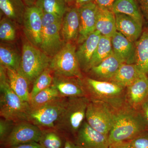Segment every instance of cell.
Segmentation results:
<instances>
[{"mask_svg": "<svg viewBox=\"0 0 148 148\" xmlns=\"http://www.w3.org/2000/svg\"><path fill=\"white\" fill-rule=\"evenodd\" d=\"M87 97L90 101H101L118 110L126 106V88L111 81L87 77L83 79Z\"/></svg>", "mask_w": 148, "mask_h": 148, "instance_id": "cell-3", "label": "cell"}, {"mask_svg": "<svg viewBox=\"0 0 148 148\" xmlns=\"http://www.w3.org/2000/svg\"><path fill=\"white\" fill-rule=\"evenodd\" d=\"M75 143L82 148H109L108 135L98 132L85 120L75 135Z\"/></svg>", "mask_w": 148, "mask_h": 148, "instance_id": "cell-11", "label": "cell"}, {"mask_svg": "<svg viewBox=\"0 0 148 148\" xmlns=\"http://www.w3.org/2000/svg\"><path fill=\"white\" fill-rule=\"evenodd\" d=\"M148 99V76L143 73L132 84L126 88V103L133 108L140 110Z\"/></svg>", "mask_w": 148, "mask_h": 148, "instance_id": "cell-15", "label": "cell"}, {"mask_svg": "<svg viewBox=\"0 0 148 148\" xmlns=\"http://www.w3.org/2000/svg\"><path fill=\"white\" fill-rule=\"evenodd\" d=\"M63 18L58 17L53 14L43 11L42 16V30L51 24L62 22Z\"/></svg>", "mask_w": 148, "mask_h": 148, "instance_id": "cell-36", "label": "cell"}, {"mask_svg": "<svg viewBox=\"0 0 148 148\" xmlns=\"http://www.w3.org/2000/svg\"><path fill=\"white\" fill-rule=\"evenodd\" d=\"M135 64L143 73L148 76V31L143 32L135 42Z\"/></svg>", "mask_w": 148, "mask_h": 148, "instance_id": "cell-27", "label": "cell"}, {"mask_svg": "<svg viewBox=\"0 0 148 148\" xmlns=\"http://www.w3.org/2000/svg\"><path fill=\"white\" fill-rule=\"evenodd\" d=\"M113 51L123 63L135 64V42L130 41L121 33L116 32L111 38Z\"/></svg>", "mask_w": 148, "mask_h": 148, "instance_id": "cell-17", "label": "cell"}, {"mask_svg": "<svg viewBox=\"0 0 148 148\" xmlns=\"http://www.w3.org/2000/svg\"><path fill=\"white\" fill-rule=\"evenodd\" d=\"M42 148L38 143L32 142V143H25L13 147L8 148Z\"/></svg>", "mask_w": 148, "mask_h": 148, "instance_id": "cell-39", "label": "cell"}, {"mask_svg": "<svg viewBox=\"0 0 148 148\" xmlns=\"http://www.w3.org/2000/svg\"><path fill=\"white\" fill-rule=\"evenodd\" d=\"M8 82L12 90L25 102H30L31 92L29 91V81L16 70L6 69Z\"/></svg>", "mask_w": 148, "mask_h": 148, "instance_id": "cell-21", "label": "cell"}, {"mask_svg": "<svg viewBox=\"0 0 148 148\" xmlns=\"http://www.w3.org/2000/svg\"><path fill=\"white\" fill-rule=\"evenodd\" d=\"M21 55L18 71L30 84H33L37 78L49 67L51 58L29 41L23 44Z\"/></svg>", "mask_w": 148, "mask_h": 148, "instance_id": "cell-5", "label": "cell"}, {"mask_svg": "<svg viewBox=\"0 0 148 148\" xmlns=\"http://www.w3.org/2000/svg\"><path fill=\"white\" fill-rule=\"evenodd\" d=\"M35 5L43 11L62 18L68 8L65 0H38Z\"/></svg>", "mask_w": 148, "mask_h": 148, "instance_id": "cell-30", "label": "cell"}, {"mask_svg": "<svg viewBox=\"0 0 148 148\" xmlns=\"http://www.w3.org/2000/svg\"><path fill=\"white\" fill-rule=\"evenodd\" d=\"M67 100L68 98L59 97L38 108L31 109L28 121L42 129L54 128Z\"/></svg>", "mask_w": 148, "mask_h": 148, "instance_id": "cell-8", "label": "cell"}, {"mask_svg": "<svg viewBox=\"0 0 148 148\" xmlns=\"http://www.w3.org/2000/svg\"><path fill=\"white\" fill-rule=\"evenodd\" d=\"M27 7H31L36 5L38 0H22Z\"/></svg>", "mask_w": 148, "mask_h": 148, "instance_id": "cell-44", "label": "cell"}, {"mask_svg": "<svg viewBox=\"0 0 148 148\" xmlns=\"http://www.w3.org/2000/svg\"><path fill=\"white\" fill-rule=\"evenodd\" d=\"M67 4H71V3L75 1V0H65Z\"/></svg>", "mask_w": 148, "mask_h": 148, "instance_id": "cell-45", "label": "cell"}, {"mask_svg": "<svg viewBox=\"0 0 148 148\" xmlns=\"http://www.w3.org/2000/svg\"><path fill=\"white\" fill-rule=\"evenodd\" d=\"M83 79L53 75L51 85L57 90L62 98L87 97Z\"/></svg>", "mask_w": 148, "mask_h": 148, "instance_id": "cell-12", "label": "cell"}, {"mask_svg": "<svg viewBox=\"0 0 148 148\" xmlns=\"http://www.w3.org/2000/svg\"><path fill=\"white\" fill-rule=\"evenodd\" d=\"M53 78V73L49 67L46 69L33 83V87L30 93L31 99L42 90L51 86Z\"/></svg>", "mask_w": 148, "mask_h": 148, "instance_id": "cell-32", "label": "cell"}, {"mask_svg": "<svg viewBox=\"0 0 148 148\" xmlns=\"http://www.w3.org/2000/svg\"><path fill=\"white\" fill-rule=\"evenodd\" d=\"M54 128L42 129L38 143L42 148H63L66 140Z\"/></svg>", "mask_w": 148, "mask_h": 148, "instance_id": "cell-28", "label": "cell"}, {"mask_svg": "<svg viewBox=\"0 0 148 148\" xmlns=\"http://www.w3.org/2000/svg\"><path fill=\"white\" fill-rule=\"evenodd\" d=\"M140 110L145 117L147 125H148V99L143 103Z\"/></svg>", "mask_w": 148, "mask_h": 148, "instance_id": "cell-40", "label": "cell"}, {"mask_svg": "<svg viewBox=\"0 0 148 148\" xmlns=\"http://www.w3.org/2000/svg\"><path fill=\"white\" fill-rule=\"evenodd\" d=\"M116 110L106 103L90 100L86 110V120L95 130L108 135L113 125Z\"/></svg>", "mask_w": 148, "mask_h": 148, "instance_id": "cell-7", "label": "cell"}, {"mask_svg": "<svg viewBox=\"0 0 148 148\" xmlns=\"http://www.w3.org/2000/svg\"><path fill=\"white\" fill-rule=\"evenodd\" d=\"M63 148H82L75 142L69 140H66L64 147Z\"/></svg>", "mask_w": 148, "mask_h": 148, "instance_id": "cell-42", "label": "cell"}, {"mask_svg": "<svg viewBox=\"0 0 148 148\" xmlns=\"http://www.w3.org/2000/svg\"><path fill=\"white\" fill-rule=\"evenodd\" d=\"M59 97H61L58 91L51 85L31 98L29 103L31 109L38 108Z\"/></svg>", "mask_w": 148, "mask_h": 148, "instance_id": "cell-31", "label": "cell"}, {"mask_svg": "<svg viewBox=\"0 0 148 148\" xmlns=\"http://www.w3.org/2000/svg\"><path fill=\"white\" fill-rule=\"evenodd\" d=\"M15 123L1 117L0 119V142L1 145L13 129Z\"/></svg>", "mask_w": 148, "mask_h": 148, "instance_id": "cell-34", "label": "cell"}, {"mask_svg": "<svg viewBox=\"0 0 148 148\" xmlns=\"http://www.w3.org/2000/svg\"><path fill=\"white\" fill-rule=\"evenodd\" d=\"M21 56L18 51L12 43H1L0 65L7 69L18 71Z\"/></svg>", "mask_w": 148, "mask_h": 148, "instance_id": "cell-25", "label": "cell"}, {"mask_svg": "<svg viewBox=\"0 0 148 148\" xmlns=\"http://www.w3.org/2000/svg\"><path fill=\"white\" fill-rule=\"evenodd\" d=\"M79 30V15L76 6L68 7L63 18L61 29V37L66 43L77 41Z\"/></svg>", "mask_w": 148, "mask_h": 148, "instance_id": "cell-16", "label": "cell"}, {"mask_svg": "<svg viewBox=\"0 0 148 148\" xmlns=\"http://www.w3.org/2000/svg\"><path fill=\"white\" fill-rule=\"evenodd\" d=\"M16 23L4 16L0 22V39L3 42L12 43L16 40Z\"/></svg>", "mask_w": 148, "mask_h": 148, "instance_id": "cell-33", "label": "cell"}, {"mask_svg": "<svg viewBox=\"0 0 148 148\" xmlns=\"http://www.w3.org/2000/svg\"><path fill=\"white\" fill-rule=\"evenodd\" d=\"M116 0H94L93 2L98 7L112 11L113 5Z\"/></svg>", "mask_w": 148, "mask_h": 148, "instance_id": "cell-37", "label": "cell"}, {"mask_svg": "<svg viewBox=\"0 0 148 148\" xmlns=\"http://www.w3.org/2000/svg\"><path fill=\"white\" fill-rule=\"evenodd\" d=\"M140 9L148 23V0H138Z\"/></svg>", "mask_w": 148, "mask_h": 148, "instance_id": "cell-38", "label": "cell"}, {"mask_svg": "<svg viewBox=\"0 0 148 148\" xmlns=\"http://www.w3.org/2000/svg\"><path fill=\"white\" fill-rule=\"evenodd\" d=\"M112 11L128 15L143 24V14L138 0H116Z\"/></svg>", "mask_w": 148, "mask_h": 148, "instance_id": "cell-26", "label": "cell"}, {"mask_svg": "<svg viewBox=\"0 0 148 148\" xmlns=\"http://www.w3.org/2000/svg\"><path fill=\"white\" fill-rule=\"evenodd\" d=\"M79 30L77 43H82L89 35L96 31V15L98 6L94 2L85 4L78 8Z\"/></svg>", "mask_w": 148, "mask_h": 148, "instance_id": "cell-14", "label": "cell"}, {"mask_svg": "<svg viewBox=\"0 0 148 148\" xmlns=\"http://www.w3.org/2000/svg\"><path fill=\"white\" fill-rule=\"evenodd\" d=\"M109 148H134L129 142H123L110 146Z\"/></svg>", "mask_w": 148, "mask_h": 148, "instance_id": "cell-41", "label": "cell"}, {"mask_svg": "<svg viewBox=\"0 0 148 148\" xmlns=\"http://www.w3.org/2000/svg\"><path fill=\"white\" fill-rule=\"evenodd\" d=\"M117 32L127 39L136 42L143 33V24L134 18L123 14H115Z\"/></svg>", "mask_w": 148, "mask_h": 148, "instance_id": "cell-18", "label": "cell"}, {"mask_svg": "<svg viewBox=\"0 0 148 148\" xmlns=\"http://www.w3.org/2000/svg\"><path fill=\"white\" fill-rule=\"evenodd\" d=\"M42 10L36 5L27 7L22 24L28 41L39 48L42 38Z\"/></svg>", "mask_w": 148, "mask_h": 148, "instance_id": "cell-10", "label": "cell"}, {"mask_svg": "<svg viewBox=\"0 0 148 148\" xmlns=\"http://www.w3.org/2000/svg\"><path fill=\"white\" fill-rule=\"evenodd\" d=\"M26 8L22 0H0L1 12L16 24H23Z\"/></svg>", "mask_w": 148, "mask_h": 148, "instance_id": "cell-23", "label": "cell"}, {"mask_svg": "<svg viewBox=\"0 0 148 148\" xmlns=\"http://www.w3.org/2000/svg\"><path fill=\"white\" fill-rule=\"evenodd\" d=\"M123 64L114 53L105 58L97 66L92 67L89 71L97 80L110 81Z\"/></svg>", "mask_w": 148, "mask_h": 148, "instance_id": "cell-20", "label": "cell"}, {"mask_svg": "<svg viewBox=\"0 0 148 148\" xmlns=\"http://www.w3.org/2000/svg\"><path fill=\"white\" fill-rule=\"evenodd\" d=\"M101 36L100 32L95 31L81 44L77 49V56L82 71H89L90 61Z\"/></svg>", "mask_w": 148, "mask_h": 148, "instance_id": "cell-19", "label": "cell"}, {"mask_svg": "<svg viewBox=\"0 0 148 148\" xmlns=\"http://www.w3.org/2000/svg\"><path fill=\"white\" fill-rule=\"evenodd\" d=\"M61 24L62 22L55 23L43 29L40 49L51 58L57 54L66 44L61 36Z\"/></svg>", "mask_w": 148, "mask_h": 148, "instance_id": "cell-13", "label": "cell"}, {"mask_svg": "<svg viewBox=\"0 0 148 148\" xmlns=\"http://www.w3.org/2000/svg\"><path fill=\"white\" fill-rule=\"evenodd\" d=\"M96 31L102 36L112 38L117 32L115 15L112 11L98 6Z\"/></svg>", "mask_w": 148, "mask_h": 148, "instance_id": "cell-22", "label": "cell"}, {"mask_svg": "<svg viewBox=\"0 0 148 148\" xmlns=\"http://www.w3.org/2000/svg\"><path fill=\"white\" fill-rule=\"evenodd\" d=\"M94 0H75V6L77 8L88 3L93 2Z\"/></svg>", "mask_w": 148, "mask_h": 148, "instance_id": "cell-43", "label": "cell"}, {"mask_svg": "<svg viewBox=\"0 0 148 148\" xmlns=\"http://www.w3.org/2000/svg\"><path fill=\"white\" fill-rule=\"evenodd\" d=\"M147 125L140 110L126 105L116 110L113 125L108 135L110 147L131 141L146 130Z\"/></svg>", "mask_w": 148, "mask_h": 148, "instance_id": "cell-1", "label": "cell"}, {"mask_svg": "<svg viewBox=\"0 0 148 148\" xmlns=\"http://www.w3.org/2000/svg\"><path fill=\"white\" fill-rule=\"evenodd\" d=\"M129 142L134 148H148V131L145 130Z\"/></svg>", "mask_w": 148, "mask_h": 148, "instance_id": "cell-35", "label": "cell"}, {"mask_svg": "<svg viewBox=\"0 0 148 148\" xmlns=\"http://www.w3.org/2000/svg\"><path fill=\"white\" fill-rule=\"evenodd\" d=\"M113 53V51L111 38L105 36H101L96 50L90 61L89 70L92 67L100 64L101 61Z\"/></svg>", "mask_w": 148, "mask_h": 148, "instance_id": "cell-29", "label": "cell"}, {"mask_svg": "<svg viewBox=\"0 0 148 148\" xmlns=\"http://www.w3.org/2000/svg\"><path fill=\"white\" fill-rule=\"evenodd\" d=\"M42 129L29 121L15 123L8 137L1 144L8 148L25 143H38L42 135Z\"/></svg>", "mask_w": 148, "mask_h": 148, "instance_id": "cell-9", "label": "cell"}, {"mask_svg": "<svg viewBox=\"0 0 148 148\" xmlns=\"http://www.w3.org/2000/svg\"><path fill=\"white\" fill-rule=\"evenodd\" d=\"M76 51L73 43H66L62 49L51 58L49 68L53 75L83 79Z\"/></svg>", "mask_w": 148, "mask_h": 148, "instance_id": "cell-6", "label": "cell"}, {"mask_svg": "<svg viewBox=\"0 0 148 148\" xmlns=\"http://www.w3.org/2000/svg\"><path fill=\"white\" fill-rule=\"evenodd\" d=\"M90 101L86 97L68 98L66 107L56 122L54 128L75 136L85 120Z\"/></svg>", "mask_w": 148, "mask_h": 148, "instance_id": "cell-4", "label": "cell"}, {"mask_svg": "<svg viewBox=\"0 0 148 148\" xmlns=\"http://www.w3.org/2000/svg\"><path fill=\"white\" fill-rule=\"evenodd\" d=\"M143 73L136 64L123 63L110 81L126 88L132 84Z\"/></svg>", "mask_w": 148, "mask_h": 148, "instance_id": "cell-24", "label": "cell"}, {"mask_svg": "<svg viewBox=\"0 0 148 148\" xmlns=\"http://www.w3.org/2000/svg\"><path fill=\"white\" fill-rule=\"evenodd\" d=\"M0 115L15 123L28 121L31 110L30 104L16 95L11 89L7 76L6 69L0 65Z\"/></svg>", "mask_w": 148, "mask_h": 148, "instance_id": "cell-2", "label": "cell"}]
</instances>
